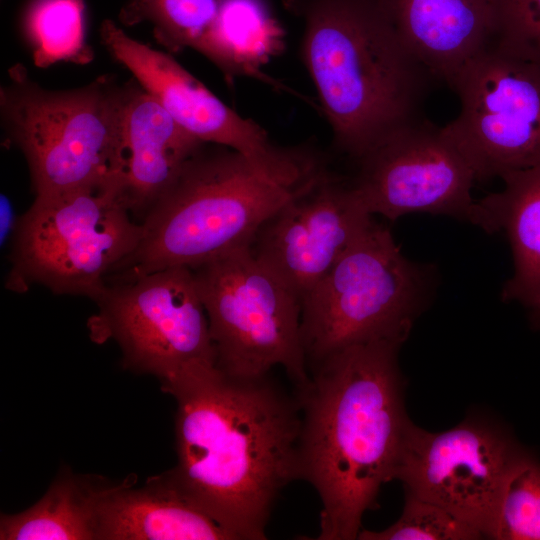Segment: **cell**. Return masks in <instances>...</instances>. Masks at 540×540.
<instances>
[{
  "mask_svg": "<svg viewBox=\"0 0 540 540\" xmlns=\"http://www.w3.org/2000/svg\"><path fill=\"white\" fill-rule=\"evenodd\" d=\"M174 397V483L235 540L266 539L277 498L299 474L301 412L271 377L204 367L161 385Z\"/></svg>",
  "mask_w": 540,
  "mask_h": 540,
  "instance_id": "cell-1",
  "label": "cell"
},
{
  "mask_svg": "<svg viewBox=\"0 0 540 540\" xmlns=\"http://www.w3.org/2000/svg\"><path fill=\"white\" fill-rule=\"evenodd\" d=\"M401 344L347 346L309 366L295 389L301 412L299 474L318 493L317 540H354L383 484L394 480L408 423Z\"/></svg>",
  "mask_w": 540,
  "mask_h": 540,
  "instance_id": "cell-2",
  "label": "cell"
},
{
  "mask_svg": "<svg viewBox=\"0 0 540 540\" xmlns=\"http://www.w3.org/2000/svg\"><path fill=\"white\" fill-rule=\"evenodd\" d=\"M302 62L335 147L355 162L420 116L437 81L405 48L376 0H301Z\"/></svg>",
  "mask_w": 540,
  "mask_h": 540,
  "instance_id": "cell-3",
  "label": "cell"
},
{
  "mask_svg": "<svg viewBox=\"0 0 540 540\" xmlns=\"http://www.w3.org/2000/svg\"><path fill=\"white\" fill-rule=\"evenodd\" d=\"M326 169L285 178L238 151L205 143L145 216L137 247L107 284L172 267L192 269L249 247L260 227Z\"/></svg>",
  "mask_w": 540,
  "mask_h": 540,
  "instance_id": "cell-4",
  "label": "cell"
},
{
  "mask_svg": "<svg viewBox=\"0 0 540 540\" xmlns=\"http://www.w3.org/2000/svg\"><path fill=\"white\" fill-rule=\"evenodd\" d=\"M0 88L7 139L24 155L35 197L118 183L125 83L102 75L68 90H50L17 63Z\"/></svg>",
  "mask_w": 540,
  "mask_h": 540,
  "instance_id": "cell-5",
  "label": "cell"
},
{
  "mask_svg": "<svg viewBox=\"0 0 540 540\" xmlns=\"http://www.w3.org/2000/svg\"><path fill=\"white\" fill-rule=\"evenodd\" d=\"M435 286L431 265L406 258L390 230L373 220L301 301L308 369L350 345L402 344Z\"/></svg>",
  "mask_w": 540,
  "mask_h": 540,
  "instance_id": "cell-6",
  "label": "cell"
},
{
  "mask_svg": "<svg viewBox=\"0 0 540 540\" xmlns=\"http://www.w3.org/2000/svg\"><path fill=\"white\" fill-rule=\"evenodd\" d=\"M141 234L117 183L35 197L17 219L5 286L23 293L39 284L96 302Z\"/></svg>",
  "mask_w": 540,
  "mask_h": 540,
  "instance_id": "cell-7",
  "label": "cell"
},
{
  "mask_svg": "<svg viewBox=\"0 0 540 540\" xmlns=\"http://www.w3.org/2000/svg\"><path fill=\"white\" fill-rule=\"evenodd\" d=\"M209 322L216 366L238 378L282 367L295 389L309 379L301 299L249 247L191 269Z\"/></svg>",
  "mask_w": 540,
  "mask_h": 540,
  "instance_id": "cell-8",
  "label": "cell"
},
{
  "mask_svg": "<svg viewBox=\"0 0 540 540\" xmlns=\"http://www.w3.org/2000/svg\"><path fill=\"white\" fill-rule=\"evenodd\" d=\"M87 321L97 344L115 341L125 369L155 376L160 385L216 366L208 317L193 271L172 267L107 284Z\"/></svg>",
  "mask_w": 540,
  "mask_h": 540,
  "instance_id": "cell-9",
  "label": "cell"
},
{
  "mask_svg": "<svg viewBox=\"0 0 540 540\" xmlns=\"http://www.w3.org/2000/svg\"><path fill=\"white\" fill-rule=\"evenodd\" d=\"M451 89L460 111L443 130L477 181L540 163V61L497 42L465 67Z\"/></svg>",
  "mask_w": 540,
  "mask_h": 540,
  "instance_id": "cell-10",
  "label": "cell"
},
{
  "mask_svg": "<svg viewBox=\"0 0 540 540\" xmlns=\"http://www.w3.org/2000/svg\"><path fill=\"white\" fill-rule=\"evenodd\" d=\"M356 164L351 181L372 216L395 220L423 212L484 230L483 208L472 197L474 171L443 126L419 117L387 134Z\"/></svg>",
  "mask_w": 540,
  "mask_h": 540,
  "instance_id": "cell-11",
  "label": "cell"
},
{
  "mask_svg": "<svg viewBox=\"0 0 540 540\" xmlns=\"http://www.w3.org/2000/svg\"><path fill=\"white\" fill-rule=\"evenodd\" d=\"M522 450L503 432L463 422L429 432L408 423L394 479L492 539L506 474Z\"/></svg>",
  "mask_w": 540,
  "mask_h": 540,
  "instance_id": "cell-12",
  "label": "cell"
},
{
  "mask_svg": "<svg viewBox=\"0 0 540 540\" xmlns=\"http://www.w3.org/2000/svg\"><path fill=\"white\" fill-rule=\"evenodd\" d=\"M100 37L111 56L200 141L238 151L285 178H300L318 167L320 158L314 153L276 146L259 124L227 106L170 53L135 40L110 19L102 22Z\"/></svg>",
  "mask_w": 540,
  "mask_h": 540,
  "instance_id": "cell-13",
  "label": "cell"
},
{
  "mask_svg": "<svg viewBox=\"0 0 540 540\" xmlns=\"http://www.w3.org/2000/svg\"><path fill=\"white\" fill-rule=\"evenodd\" d=\"M372 222L351 179L327 169L260 227L249 249L302 301Z\"/></svg>",
  "mask_w": 540,
  "mask_h": 540,
  "instance_id": "cell-14",
  "label": "cell"
},
{
  "mask_svg": "<svg viewBox=\"0 0 540 540\" xmlns=\"http://www.w3.org/2000/svg\"><path fill=\"white\" fill-rule=\"evenodd\" d=\"M410 54L452 88L498 40L501 0H376Z\"/></svg>",
  "mask_w": 540,
  "mask_h": 540,
  "instance_id": "cell-15",
  "label": "cell"
},
{
  "mask_svg": "<svg viewBox=\"0 0 540 540\" xmlns=\"http://www.w3.org/2000/svg\"><path fill=\"white\" fill-rule=\"evenodd\" d=\"M204 144L182 128L135 78L125 82L118 184L136 221L144 220Z\"/></svg>",
  "mask_w": 540,
  "mask_h": 540,
  "instance_id": "cell-16",
  "label": "cell"
},
{
  "mask_svg": "<svg viewBox=\"0 0 540 540\" xmlns=\"http://www.w3.org/2000/svg\"><path fill=\"white\" fill-rule=\"evenodd\" d=\"M135 484L130 475L108 487L99 506L97 540H235L167 471L141 488Z\"/></svg>",
  "mask_w": 540,
  "mask_h": 540,
  "instance_id": "cell-17",
  "label": "cell"
},
{
  "mask_svg": "<svg viewBox=\"0 0 540 540\" xmlns=\"http://www.w3.org/2000/svg\"><path fill=\"white\" fill-rule=\"evenodd\" d=\"M502 180V190L479 200L484 231H504L511 247L514 270L503 299L531 308L540 300V163Z\"/></svg>",
  "mask_w": 540,
  "mask_h": 540,
  "instance_id": "cell-18",
  "label": "cell"
},
{
  "mask_svg": "<svg viewBox=\"0 0 540 540\" xmlns=\"http://www.w3.org/2000/svg\"><path fill=\"white\" fill-rule=\"evenodd\" d=\"M111 481L62 469L28 509L1 514V540H97L98 513Z\"/></svg>",
  "mask_w": 540,
  "mask_h": 540,
  "instance_id": "cell-19",
  "label": "cell"
},
{
  "mask_svg": "<svg viewBox=\"0 0 540 540\" xmlns=\"http://www.w3.org/2000/svg\"><path fill=\"white\" fill-rule=\"evenodd\" d=\"M284 32L264 0H218L217 16L196 51L226 76H251L276 87L261 67L280 52Z\"/></svg>",
  "mask_w": 540,
  "mask_h": 540,
  "instance_id": "cell-20",
  "label": "cell"
},
{
  "mask_svg": "<svg viewBox=\"0 0 540 540\" xmlns=\"http://www.w3.org/2000/svg\"><path fill=\"white\" fill-rule=\"evenodd\" d=\"M22 30L34 64L47 68L58 62L86 64L93 49L86 41L83 0H31Z\"/></svg>",
  "mask_w": 540,
  "mask_h": 540,
  "instance_id": "cell-21",
  "label": "cell"
},
{
  "mask_svg": "<svg viewBox=\"0 0 540 540\" xmlns=\"http://www.w3.org/2000/svg\"><path fill=\"white\" fill-rule=\"evenodd\" d=\"M218 0H126L119 12L123 25L148 22L168 53L197 49L212 26Z\"/></svg>",
  "mask_w": 540,
  "mask_h": 540,
  "instance_id": "cell-22",
  "label": "cell"
},
{
  "mask_svg": "<svg viewBox=\"0 0 540 540\" xmlns=\"http://www.w3.org/2000/svg\"><path fill=\"white\" fill-rule=\"evenodd\" d=\"M492 539L540 540V461L523 450L504 479Z\"/></svg>",
  "mask_w": 540,
  "mask_h": 540,
  "instance_id": "cell-23",
  "label": "cell"
},
{
  "mask_svg": "<svg viewBox=\"0 0 540 540\" xmlns=\"http://www.w3.org/2000/svg\"><path fill=\"white\" fill-rule=\"evenodd\" d=\"M483 536L445 509L405 494L400 518L382 531L362 529L360 540H473Z\"/></svg>",
  "mask_w": 540,
  "mask_h": 540,
  "instance_id": "cell-24",
  "label": "cell"
},
{
  "mask_svg": "<svg viewBox=\"0 0 540 540\" xmlns=\"http://www.w3.org/2000/svg\"><path fill=\"white\" fill-rule=\"evenodd\" d=\"M498 43L540 61V0H501Z\"/></svg>",
  "mask_w": 540,
  "mask_h": 540,
  "instance_id": "cell-25",
  "label": "cell"
},
{
  "mask_svg": "<svg viewBox=\"0 0 540 540\" xmlns=\"http://www.w3.org/2000/svg\"><path fill=\"white\" fill-rule=\"evenodd\" d=\"M535 323L540 326V300L531 308H529Z\"/></svg>",
  "mask_w": 540,
  "mask_h": 540,
  "instance_id": "cell-26",
  "label": "cell"
}]
</instances>
